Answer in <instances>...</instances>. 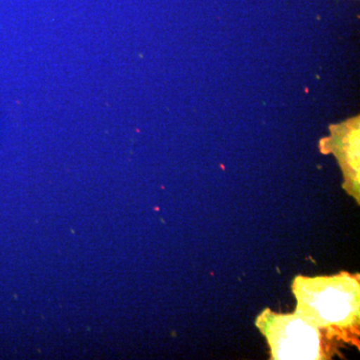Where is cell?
Masks as SVG:
<instances>
[{
	"instance_id": "cell-1",
	"label": "cell",
	"mask_w": 360,
	"mask_h": 360,
	"mask_svg": "<svg viewBox=\"0 0 360 360\" xmlns=\"http://www.w3.org/2000/svg\"><path fill=\"white\" fill-rule=\"evenodd\" d=\"M281 330L277 343L279 359H312L317 354L319 340L314 329L300 321L288 322Z\"/></svg>"
},
{
	"instance_id": "cell-2",
	"label": "cell",
	"mask_w": 360,
	"mask_h": 360,
	"mask_svg": "<svg viewBox=\"0 0 360 360\" xmlns=\"http://www.w3.org/2000/svg\"><path fill=\"white\" fill-rule=\"evenodd\" d=\"M314 307L321 319L328 322L345 321L352 309V297L335 285L328 286L314 296Z\"/></svg>"
}]
</instances>
